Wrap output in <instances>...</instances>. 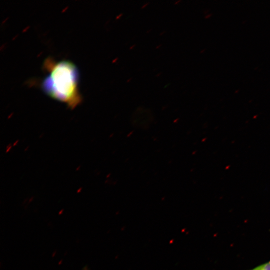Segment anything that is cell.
Returning <instances> with one entry per match:
<instances>
[{"instance_id":"1","label":"cell","mask_w":270,"mask_h":270,"mask_svg":"<svg viewBox=\"0 0 270 270\" xmlns=\"http://www.w3.org/2000/svg\"><path fill=\"white\" fill-rule=\"evenodd\" d=\"M44 68L48 72L41 87L52 98L74 109L82 102L79 84V72L76 66L68 60L56 62L51 58L46 59Z\"/></svg>"},{"instance_id":"2","label":"cell","mask_w":270,"mask_h":270,"mask_svg":"<svg viewBox=\"0 0 270 270\" xmlns=\"http://www.w3.org/2000/svg\"><path fill=\"white\" fill-rule=\"evenodd\" d=\"M251 270H270V261Z\"/></svg>"}]
</instances>
